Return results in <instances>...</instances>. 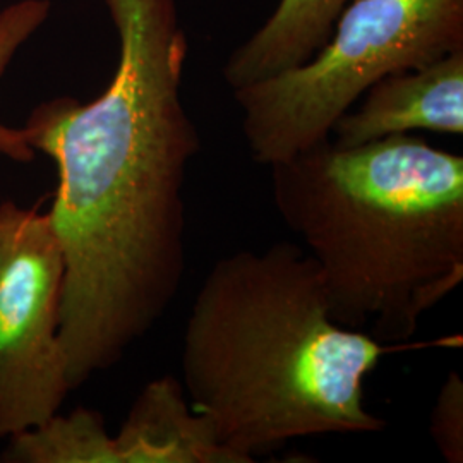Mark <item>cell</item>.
Listing matches in <instances>:
<instances>
[{
    "instance_id": "cell-1",
    "label": "cell",
    "mask_w": 463,
    "mask_h": 463,
    "mask_svg": "<svg viewBox=\"0 0 463 463\" xmlns=\"http://www.w3.org/2000/svg\"><path fill=\"white\" fill-rule=\"evenodd\" d=\"M118 64L91 101L38 105L24 131L59 184V342L71 392L118 364L170 309L185 275L184 185L201 148L181 95L187 36L174 0H105Z\"/></svg>"
},
{
    "instance_id": "cell-2",
    "label": "cell",
    "mask_w": 463,
    "mask_h": 463,
    "mask_svg": "<svg viewBox=\"0 0 463 463\" xmlns=\"http://www.w3.org/2000/svg\"><path fill=\"white\" fill-rule=\"evenodd\" d=\"M386 348L333 321L323 273L296 242L218 260L183 342L191 409L241 463L298 438L380 432L364 381Z\"/></svg>"
},
{
    "instance_id": "cell-3",
    "label": "cell",
    "mask_w": 463,
    "mask_h": 463,
    "mask_svg": "<svg viewBox=\"0 0 463 463\" xmlns=\"http://www.w3.org/2000/svg\"><path fill=\"white\" fill-rule=\"evenodd\" d=\"M271 168L275 208L326 285L333 321L407 342L463 281V158L395 134L326 139Z\"/></svg>"
},
{
    "instance_id": "cell-4",
    "label": "cell",
    "mask_w": 463,
    "mask_h": 463,
    "mask_svg": "<svg viewBox=\"0 0 463 463\" xmlns=\"http://www.w3.org/2000/svg\"><path fill=\"white\" fill-rule=\"evenodd\" d=\"M460 49L463 0H352L309 61L233 91L250 156L271 166L313 148L373 84Z\"/></svg>"
},
{
    "instance_id": "cell-5",
    "label": "cell",
    "mask_w": 463,
    "mask_h": 463,
    "mask_svg": "<svg viewBox=\"0 0 463 463\" xmlns=\"http://www.w3.org/2000/svg\"><path fill=\"white\" fill-rule=\"evenodd\" d=\"M64 271L49 213L0 203V438L59 414L71 392L59 342Z\"/></svg>"
},
{
    "instance_id": "cell-6",
    "label": "cell",
    "mask_w": 463,
    "mask_h": 463,
    "mask_svg": "<svg viewBox=\"0 0 463 463\" xmlns=\"http://www.w3.org/2000/svg\"><path fill=\"white\" fill-rule=\"evenodd\" d=\"M357 110L336 120L330 139L361 146L411 131L463 134V49L426 66L390 74L365 91Z\"/></svg>"
},
{
    "instance_id": "cell-7",
    "label": "cell",
    "mask_w": 463,
    "mask_h": 463,
    "mask_svg": "<svg viewBox=\"0 0 463 463\" xmlns=\"http://www.w3.org/2000/svg\"><path fill=\"white\" fill-rule=\"evenodd\" d=\"M112 439L116 463H241L172 376L145 386Z\"/></svg>"
},
{
    "instance_id": "cell-8",
    "label": "cell",
    "mask_w": 463,
    "mask_h": 463,
    "mask_svg": "<svg viewBox=\"0 0 463 463\" xmlns=\"http://www.w3.org/2000/svg\"><path fill=\"white\" fill-rule=\"evenodd\" d=\"M352 0H280L265 24L232 52L223 78L232 90L304 64L321 49Z\"/></svg>"
},
{
    "instance_id": "cell-9",
    "label": "cell",
    "mask_w": 463,
    "mask_h": 463,
    "mask_svg": "<svg viewBox=\"0 0 463 463\" xmlns=\"http://www.w3.org/2000/svg\"><path fill=\"white\" fill-rule=\"evenodd\" d=\"M11 463H116L114 439L109 436L103 417L90 409L72 414L52 415L32 430L9 438L0 453Z\"/></svg>"
},
{
    "instance_id": "cell-10",
    "label": "cell",
    "mask_w": 463,
    "mask_h": 463,
    "mask_svg": "<svg viewBox=\"0 0 463 463\" xmlns=\"http://www.w3.org/2000/svg\"><path fill=\"white\" fill-rule=\"evenodd\" d=\"M49 13V0H21L0 11V80L19 49L42 28ZM0 155L19 164H30L36 151L23 128H11L0 120Z\"/></svg>"
},
{
    "instance_id": "cell-11",
    "label": "cell",
    "mask_w": 463,
    "mask_h": 463,
    "mask_svg": "<svg viewBox=\"0 0 463 463\" xmlns=\"http://www.w3.org/2000/svg\"><path fill=\"white\" fill-rule=\"evenodd\" d=\"M430 432L447 462H463V383L455 371L439 388L430 412Z\"/></svg>"
}]
</instances>
